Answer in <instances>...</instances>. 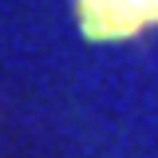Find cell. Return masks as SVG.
Masks as SVG:
<instances>
[{"label":"cell","instance_id":"1","mask_svg":"<svg viewBox=\"0 0 158 158\" xmlns=\"http://www.w3.org/2000/svg\"><path fill=\"white\" fill-rule=\"evenodd\" d=\"M83 20L91 36H127L158 20V0H83Z\"/></svg>","mask_w":158,"mask_h":158}]
</instances>
